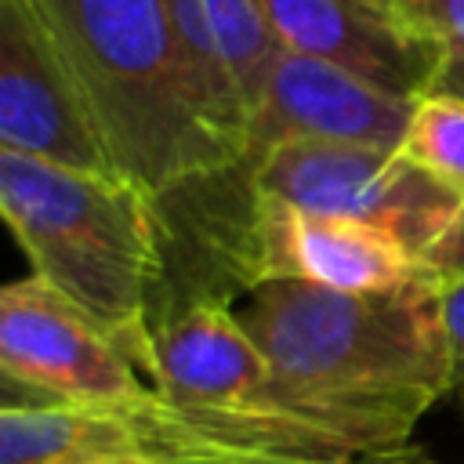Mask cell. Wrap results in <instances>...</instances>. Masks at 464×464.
<instances>
[{"label":"cell","instance_id":"obj_12","mask_svg":"<svg viewBox=\"0 0 464 464\" xmlns=\"http://www.w3.org/2000/svg\"><path fill=\"white\" fill-rule=\"evenodd\" d=\"M399 22L446 58L464 54V0H392Z\"/></svg>","mask_w":464,"mask_h":464},{"label":"cell","instance_id":"obj_6","mask_svg":"<svg viewBox=\"0 0 464 464\" xmlns=\"http://www.w3.org/2000/svg\"><path fill=\"white\" fill-rule=\"evenodd\" d=\"M0 370L25 402L120 410L152 388L127 352L40 276L0 294Z\"/></svg>","mask_w":464,"mask_h":464},{"label":"cell","instance_id":"obj_15","mask_svg":"<svg viewBox=\"0 0 464 464\" xmlns=\"http://www.w3.org/2000/svg\"><path fill=\"white\" fill-rule=\"evenodd\" d=\"M435 91H450V94H460L464 98V54H453L442 62V72L435 80Z\"/></svg>","mask_w":464,"mask_h":464},{"label":"cell","instance_id":"obj_13","mask_svg":"<svg viewBox=\"0 0 464 464\" xmlns=\"http://www.w3.org/2000/svg\"><path fill=\"white\" fill-rule=\"evenodd\" d=\"M439 308L453 359V392L464 402V272H439Z\"/></svg>","mask_w":464,"mask_h":464},{"label":"cell","instance_id":"obj_14","mask_svg":"<svg viewBox=\"0 0 464 464\" xmlns=\"http://www.w3.org/2000/svg\"><path fill=\"white\" fill-rule=\"evenodd\" d=\"M54 464H156L152 457H145L138 446H105V450H80L69 453Z\"/></svg>","mask_w":464,"mask_h":464},{"label":"cell","instance_id":"obj_16","mask_svg":"<svg viewBox=\"0 0 464 464\" xmlns=\"http://www.w3.org/2000/svg\"><path fill=\"white\" fill-rule=\"evenodd\" d=\"M377 464H428V460H406V457H395V460H377Z\"/></svg>","mask_w":464,"mask_h":464},{"label":"cell","instance_id":"obj_17","mask_svg":"<svg viewBox=\"0 0 464 464\" xmlns=\"http://www.w3.org/2000/svg\"><path fill=\"white\" fill-rule=\"evenodd\" d=\"M362 464H377V460H362Z\"/></svg>","mask_w":464,"mask_h":464},{"label":"cell","instance_id":"obj_11","mask_svg":"<svg viewBox=\"0 0 464 464\" xmlns=\"http://www.w3.org/2000/svg\"><path fill=\"white\" fill-rule=\"evenodd\" d=\"M399 152L464 199V98L450 91L420 94Z\"/></svg>","mask_w":464,"mask_h":464},{"label":"cell","instance_id":"obj_4","mask_svg":"<svg viewBox=\"0 0 464 464\" xmlns=\"http://www.w3.org/2000/svg\"><path fill=\"white\" fill-rule=\"evenodd\" d=\"M243 160L265 199L373 225L420 261H428L464 218V199L399 149L279 141Z\"/></svg>","mask_w":464,"mask_h":464},{"label":"cell","instance_id":"obj_9","mask_svg":"<svg viewBox=\"0 0 464 464\" xmlns=\"http://www.w3.org/2000/svg\"><path fill=\"white\" fill-rule=\"evenodd\" d=\"M417 98H399L330 62L283 51L272 62L265 94L246 127V152L279 141H341L399 149Z\"/></svg>","mask_w":464,"mask_h":464},{"label":"cell","instance_id":"obj_7","mask_svg":"<svg viewBox=\"0 0 464 464\" xmlns=\"http://www.w3.org/2000/svg\"><path fill=\"white\" fill-rule=\"evenodd\" d=\"M0 149L72 170L120 174L29 0H0Z\"/></svg>","mask_w":464,"mask_h":464},{"label":"cell","instance_id":"obj_8","mask_svg":"<svg viewBox=\"0 0 464 464\" xmlns=\"http://www.w3.org/2000/svg\"><path fill=\"white\" fill-rule=\"evenodd\" d=\"M431 272L395 236L330 214L297 210L257 192L243 250L246 294L268 279H301L330 290H392Z\"/></svg>","mask_w":464,"mask_h":464},{"label":"cell","instance_id":"obj_5","mask_svg":"<svg viewBox=\"0 0 464 464\" xmlns=\"http://www.w3.org/2000/svg\"><path fill=\"white\" fill-rule=\"evenodd\" d=\"M156 373L152 388L170 402L214 410L239 424L290 439L297 446L362 464L366 457L344 439L323 431L286 395L261 348L250 341L232 304L203 301L181 308L152 326Z\"/></svg>","mask_w":464,"mask_h":464},{"label":"cell","instance_id":"obj_2","mask_svg":"<svg viewBox=\"0 0 464 464\" xmlns=\"http://www.w3.org/2000/svg\"><path fill=\"white\" fill-rule=\"evenodd\" d=\"M112 167L152 199L243 160L203 120L167 0H29Z\"/></svg>","mask_w":464,"mask_h":464},{"label":"cell","instance_id":"obj_1","mask_svg":"<svg viewBox=\"0 0 464 464\" xmlns=\"http://www.w3.org/2000/svg\"><path fill=\"white\" fill-rule=\"evenodd\" d=\"M232 312L304 417L366 460L406 457L413 428L453 392L435 268L392 290L268 279Z\"/></svg>","mask_w":464,"mask_h":464},{"label":"cell","instance_id":"obj_10","mask_svg":"<svg viewBox=\"0 0 464 464\" xmlns=\"http://www.w3.org/2000/svg\"><path fill=\"white\" fill-rule=\"evenodd\" d=\"M261 7L283 51L348 69L399 98L435 91L446 54L417 40L392 0H261Z\"/></svg>","mask_w":464,"mask_h":464},{"label":"cell","instance_id":"obj_3","mask_svg":"<svg viewBox=\"0 0 464 464\" xmlns=\"http://www.w3.org/2000/svg\"><path fill=\"white\" fill-rule=\"evenodd\" d=\"M0 214L33 276L98 323L152 384V301L163 272L152 196L123 174L0 149Z\"/></svg>","mask_w":464,"mask_h":464}]
</instances>
